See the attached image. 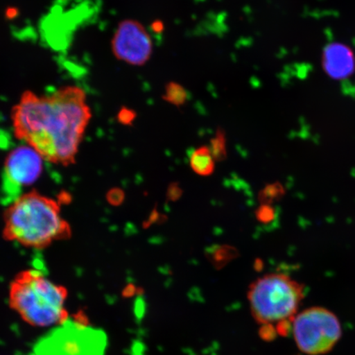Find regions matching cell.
Returning <instances> with one entry per match:
<instances>
[{"instance_id": "cell-13", "label": "cell", "mask_w": 355, "mask_h": 355, "mask_svg": "<svg viewBox=\"0 0 355 355\" xmlns=\"http://www.w3.org/2000/svg\"><path fill=\"white\" fill-rule=\"evenodd\" d=\"M284 189L281 184H272L266 185L259 194V200L261 204L270 205L274 202L283 197Z\"/></svg>"}, {"instance_id": "cell-18", "label": "cell", "mask_w": 355, "mask_h": 355, "mask_svg": "<svg viewBox=\"0 0 355 355\" xmlns=\"http://www.w3.org/2000/svg\"><path fill=\"white\" fill-rule=\"evenodd\" d=\"M137 116L136 113L135 111H132V110H128L126 108H124L121 113V121L125 124H130L133 121H135V118Z\"/></svg>"}, {"instance_id": "cell-10", "label": "cell", "mask_w": 355, "mask_h": 355, "mask_svg": "<svg viewBox=\"0 0 355 355\" xmlns=\"http://www.w3.org/2000/svg\"><path fill=\"white\" fill-rule=\"evenodd\" d=\"M215 159L209 146H202L191 155L190 166L198 175L209 176L215 171Z\"/></svg>"}, {"instance_id": "cell-6", "label": "cell", "mask_w": 355, "mask_h": 355, "mask_svg": "<svg viewBox=\"0 0 355 355\" xmlns=\"http://www.w3.org/2000/svg\"><path fill=\"white\" fill-rule=\"evenodd\" d=\"M62 324L39 343L31 355H103L105 336L81 324Z\"/></svg>"}, {"instance_id": "cell-15", "label": "cell", "mask_w": 355, "mask_h": 355, "mask_svg": "<svg viewBox=\"0 0 355 355\" xmlns=\"http://www.w3.org/2000/svg\"><path fill=\"white\" fill-rule=\"evenodd\" d=\"M275 216H276V212H275L272 207L268 205V204H261L256 212L257 219L264 224L272 222Z\"/></svg>"}, {"instance_id": "cell-14", "label": "cell", "mask_w": 355, "mask_h": 355, "mask_svg": "<svg viewBox=\"0 0 355 355\" xmlns=\"http://www.w3.org/2000/svg\"><path fill=\"white\" fill-rule=\"evenodd\" d=\"M236 255V251L232 250L229 246H223L218 248L213 252L212 259L214 260V263L217 265L223 264L228 263L229 261L234 259Z\"/></svg>"}, {"instance_id": "cell-16", "label": "cell", "mask_w": 355, "mask_h": 355, "mask_svg": "<svg viewBox=\"0 0 355 355\" xmlns=\"http://www.w3.org/2000/svg\"><path fill=\"white\" fill-rule=\"evenodd\" d=\"M260 336L264 340L272 341L276 339L277 334V328L272 324H264L259 331Z\"/></svg>"}, {"instance_id": "cell-12", "label": "cell", "mask_w": 355, "mask_h": 355, "mask_svg": "<svg viewBox=\"0 0 355 355\" xmlns=\"http://www.w3.org/2000/svg\"><path fill=\"white\" fill-rule=\"evenodd\" d=\"M209 148L216 162H221L226 158V155H227L226 137L225 132L222 128H219L217 130L215 137L211 140Z\"/></svg>"}, {"instance_id": "cell-2", "label": "cell", "mask_w": 355, "mask_h": 355, "mask_svg": "<svg viewBox=\"0 0 355 355\" xmlns=\"http://www.w3.org/2000/svg\"><path fill=\"white\" fill-rule=\"evenodd\" d=\"M3 235L8 241L42 250L69 239L72 228L61 214L60 202L34 190L7 206Z\"/></svg>"}, {"instance_id": "cell-1", "label": "cell", "mask_w": 355, "mask_h": 355, "mask_svg": "<svg viewBox=\"0 0 355 355\" xmlns=\"http://www.w3.org/2000/svg\"><path fill=\"white\" fill-rule=\"evenodd\" d=\"M91 118L85 92L75 86L48 96L26 91L12 111L17 139L32 146L44 161L64 166L75 162Z\"/></svg>"}, {"instance_id": "cell-11", "label": "cell", "mask_w": 355, "mask_h": 355, "mask_svg": "<svg viewBox=\"0 0 355 355\" xmlns=\"http://www.w3.org/2000/svg\"><path fill=\"white\" fill-rule=\"evenodd\" d=\"M188 98V92L181 84L176 82L166 83L165 94L162 96L164 101L180 108L186 104Z\"/></svg>"}, {"instance_id": "cell-8", "label": "cell", "mask_w": 355, "mask_h": 355, "mask_svg": "<svg viewBox=\"0 0 355 355\" xmlns=\"http://www.w3.org/2000/svg\"><path fill=\"white\" fill-rule=\"evenodd\" d=\"M112 51L119 60L133 66H143L152 57L153 39L139 21L123 20L114 35Z\"/></svg>"}, {"instance_id": "cell-17", "label": "cell", "mask_w": 355, "mask_h": 355, "mask_svg": "<svg viewBox=\"0 0 355 355\" xmlns=\"http://www.w3.org/2000/svg\"><path fill=\"white\" fill-rule=\"evenodd\" d=\"M182 189L180 188V186L176 184H172L170 185L167 191V198L170 199L171 201H177L181 197L182 195Z\"/></svg>"}, {"instance_id": "cell-4", "label": "cell", "mask_w": 355, "mask_h": 355, "mask_svg": "<svg viewBox=\"0 0 355 355\" xmlns=\"http://www.w3.org/2000/svg\"><path fill=\"white\" fill-rule=\"evenodd\" d=\"M304 297V286L282 273L257 279L248 292L252 316L261 325L292 322Z\"/></svg>"}, {"instance_id": "cell-3", "label": "cell", "mask_w": 355, "mask_h": 355, "mask_svg": "<svg viewBox=\"0 0 355 355\" xmlns=\"http://www.w3.org/2000/svg\"><path fill=\"white\" fill-rule=\"evenodd\" d=\"M68 291L41 270H22L13 279L8 291L10 308L31 326H60L69 320L66 309Z\"/></svg>"}, {"instance_id": "cell-19", "label": "cell", "mask_w": 355, "mask_h": 355, "mask_svg": "<svg viewBox=\"0 0 355 355\" xmlns=\"http://www.w3.org/2000/svg\"><path fill=\"white\" fill-rule=\"evenodd\" d=\"M152 30L155 33L161 34L164 32V30H165V25H164L162 21L155 20L153 22Z\"/></svg>"}, {"instance_id": "cell-9", "label": "cell", "mask_w": 355, "mask_h": 355, "mask_svg": "<svg viewBox=\"0 0 355 355\" xmlns=\"http://www.w3.org/2000/svg\"><path fill=\"white\" fill-rule=\"evenodd\" d=\"M322 68L332 79L347 78L355 70V58L349 47L341 43H331L324 49Z\"/></svg>"}, {"instance_id": "cell-5", "label": "cell", "mask_w": 355, "mask_h": 355, "mask_svg": "<svg viewBox=\"0 0 355 355\" xmlns=\"http://www.w3.org/2000/svg\"><path fill=\"white\" fill-rule=\"evenodd\" d=\"M292 322L296 345L308 355L330 352L343 335L338 318L324 308L306 309L297 315Z\"/></svg>"}, {"instance_id": "cell-7", "label": "cell", "mask_w": 355, "mask_h": 355, "mask_svg": "<svg viewBox=\"0 0 355 355\" xmlns=\"http://www.w3.org/2000/svg\"><path fill=\"white\" fill-rule=\"evenodd\" d=\"M44 158L29 145L13 149L6 159L2 175L1 200L8 206L21 196V191L39 180Z\"/></svg>"}]
</instances>
